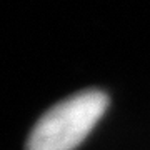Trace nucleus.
<instances>
[{
    "instance_id": "f257e3e1",
    "label": "nucleus",
    "mask_w": 150,
    "mask_h": 150,
    "mask_svg": "<svg viewBox=\"0 0 150 150\" xmlns=\"http://www.w3.org/2000/svg\"><path fill=\"white\" fill-rule=\"evenodd\" d=\"M108 97L102 90H85L54 105L35 123L27 150H75L103 117Z\"/></svg>"
}]
</instances>
